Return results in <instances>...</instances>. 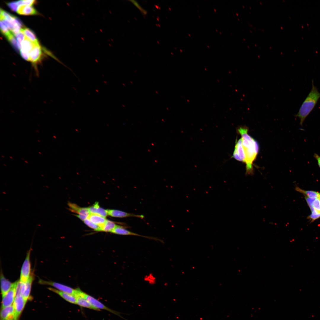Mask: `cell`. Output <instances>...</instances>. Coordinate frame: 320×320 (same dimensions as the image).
<instances>
[{"instance_id":"cell-1","label":"cell","mask_w":320,"mask_h":320,"mask_svg":"<svg viewBox=\"0 0 320 320\" xmlns=\"http://www.w3.org/2000/svg\"><path fill=\"white\" fill-rule=\"evenodd\" d=\"M241 136L242 145L245 156L246 174H253L252 164L258 153L259 145L257 142L248 133V128L246 127H239L237 129Z\"/></svg>"},{"instance_id":"cell-2","label":"cell","mask_w":320,"mask_h":320,"mask_svg":"<svg viewBox=\"0 0 320 320\" xmlns=\"http://www.w3.org/2000/svg\"><path fill=\"white\" fill-rule=\"evenodd\" d=\"M312 89L307 96L302 104L298 113L295 116L300 119V124H303L308 116L313 109L320 98V92L312 81Z\"/></svg>"},{"instance_id":"cell-3","label":"cell","mask_w":320,"mask_h":320,"mask_svg":"<svg viewBox=\"0 0 320 320\" xmlns=\"http://www.w3.org/2000/svg\"><path fill=\"white\" fill-rule=\"evenodd\" d=\"M31 252V249H30L27 253L25 259L21 267L19 281L22 283H26L31 276V265L30 260Z\"/></svg>"},{"instance_id":"cell-4","label":"cell","mask_w":320,"mask_h":320,"mask_svg":"<svg viewBox=\"0 0 320 320\" xmlns=\"http://www.w3.org/2000/svg\"><path fill=\"white\" fill-rule=\"evenodd\" d=\"M39 282L41 284L52 286L60 291L74 296L78 291L77 289H74L67 286L56 282L47 281L42 280H39Z\"/></svg>"},{"instance_id":"cell-5","label":"cell","mask_w":320,"mask_h":320,"mask_svg":"<svg viewBox=\"0 0 320 320\" xmlns=\"http://www.w3.org/2000/svg\"><path fill=\"white\" fill-rule=\"evenodd\" d=\"M80 293L82 296L90 303L92 305L97 309L100 310L101 309L105 310L119 316V313L118 312L106 306L102 303L92 296L85 293L81 290L80 291Z\"/></svg>"},{"instance_id":"cell-6","label":"cell","mask_w":320,"mask_h":320,"mask_svg":"<svg viewBox=\"0 0 320 320\" xmlns=\"http://www.w3.org/2000/svg\"><path fill=\"white\" fill-rule=\"evenodd\" d=\"M18 281L15 282L11 289L3 297L2 308L12 305L16 296V288Z\"/></svg>"},{"instance_id":"cell-7","label":"cell","mask_w":320,"mask_h":320,"mask_svg":"<svg viewBox=\"0 0 320 320\" xmlns=\"http://www.w3.org/2000/svg\"><path fill=\"white\" fill-rule=\"evenodd\" d=\"M26 302L21 295H16L13 303L14 309V320H18Z\"/></svg>"},{"instance_id":"cell-8","label":"cell","mask_w":320,"mask_h":320,"mask_svg":"<svg viewBox=\"0 0 320 320\" xmlns=\"http://www.w3.org/2000/svg\"><path fill=\"white\" fill-rule=\"evenodd\" d=\"M127 227L118 225H117V226H116L111 232L113 233L120 235L139 236L151 239H153L156 241H161L156 238L142 235L130 231L126 229Z\"/></svg>"},{"instance_id":"cell-9","label":"cell","mask_w":320,"mask_h":320,"mask_svg":"<svg viewBox=\"0 0 320 320\" xmlns=\"http://www.w3.org/2000/svg\"><path fill=\"white\" fill-rule=\"evenodd\" d=\"M42 55L41 48L39 44H36L29 52V61L36 65L41 60Z\"/></svg>"},{"instance_id":"cell-10","label":"cell","mask_w":320,"mask_h":320,"mask_svg":"<svg viewBox=\"0 0 320 320\" xmlns=\"http://www.w3.org/2000/svg\"><path fill=\"white\" fill-rule=\"evenodd\" d=\"M233 157L238 161L245 162V156L241 138L236 142Z\"/></svg>"},{"instance_id":"cell-11","label":"cell","mask_w":320,"mask_h":320,"mask_svg":"<svg viewBox=\"0 0 320 320\" xmlns=\"http://www.w3.org/2000/svg\"><path fill=\"white\" fill-rule=\"evenodd\" d=\"M107 211L108 215L114 217L124 218L134 217L141 219L144 217L143 215H136L117 210L108 209L107 210Z\"/></svg>"},{"instance_id":"cell-12","label":"cell","mask_w":320,"mask_h":320,"mask_svg":"<svg viewBox=\"0 0 320 320\" xmlns=\"http://www.w3.org/2000/svg\"><path fill=\"white\" fill-rule=\"evenodd\" d=\"M77 293L75 295L76 299V304L81 307L98 311L100 310L93 307L90 303L80 293L81 290L78 289Z\"/></svg>"},{"instance_id":"cell-13","label":"cell","mask_w":320,"mask_h":320,"mask_svg":"<svg viewBox=\"0 0 320 320\" xmlns=\"http://www.w3.org/2000/svg\"><path fill=\"white\" fill-rule=\"evenodd\" d=\"M1 320H14V309L13 304L2 308L0 314Z\"/></svg>"},{"instance_id":"cell-14","label":"cell","mask_w":320,"mask_h":320,"mask_svg":"<svg viewBox=\"0 0 320 320\" xmlns=\"http://www.w3.org/2000/svg\"><path fill=\"white\" fill-rule=\"evenodd\" d=\"M32 276H31L28 281L25 283H22L21 294L25 300L27 302L29 297L32 283L33 280Z\"/></svg>"},{"instance_id":"cell-15","label":"cell","mask_w":320,"mask_h":320,"mask_svg":"<svg viewBox=\"0 0 320 320\" xmlns=\"http://www.w3.org/2000/svg\"><path fill=\"white\" fill-rule=\"evenodd\" d=\"M1 289L2 297H3L11 289L14 283L7 280L1 273L0 275Z\"/></svg>"},{"instance_id":"cell-16","label":"cell","mask_w":320,"mask_h":320,"mask_svg":"<svg viewBox=\"0 0 320 320\" xmlns=\"http://www.w3.org/2000/svg\"><path fill=\"white\" fill-rule=\"evenodd\" d=\"M48 289L58 295L68 302L72 304H76V299L74 296L62 292L53 288L49 287Z\"/></svg>"},{"instance_id":"cell-17","label":"cell","mask_w":320,"mask_h":320,"mask_svg":"<svg viewBox=\"0 0 320 320\" xmlns=\"http://www.w3.org/2000/svg\"><path fill=\"white\" fill-rule=\"evenodd\" d=\"M17 12L20 15H31L37 14L36 10L32 6L25 5L19 6Z\"/></svg>"},{"instance_id":"cell-18","label":"cell","mask_w":320,"mask_h":320,"mask_svg":"<svg viewBox=\"0 0 320 320\" xmlns=\"http://www.w3.org/2000/svg\"><path fill=\"white\" fill-rule=\"evenodd\" d=\"M68 205L70 208L71 211L78 214L79 215H85L88 217L90 214L88 208L81 207L76 204L68 202Z\"/></svg>"},{"instance_id":"cell-19","label":"cell","mask_w":320,"mask_h":320,"mask_svg":"<svg viewBox=\"0 0 320 320\" xmlns=\"http://www.w3.org/2000/svg\"><path fill=\"white\" fill-rule=\"evenodd\" d=\"M88 218L93 223L102 227L104 224L107 219L106 218L96 214H90Z\"/></svg>"},{"instance_id":"cell-20","label":"cell","mask_w":320,"mask_h":320,"mask_svg":"<svg viewBox=\"0 0 320 320\" xmlns=\"http://www.w3.org/2000/svg\"><path fill=\"white\" fill-rule=\"evenodd\" d=\"M21 30L26 38L35 44H39L35 34L31 30L27 28Z\"/></svg>"},{"instance_id":"cell-21","label":"cell","mask_w":320,"mask_h":320,"mask_svg":"<svg viewBox=\"0 0 320 320\" xmlns=\"http://www.w3.org/2000/svg\"><path fill=\"white\" fill-rule=\"evenodd\" d=\"M36 44H37L34 43L25 37L22 43L20 49L29 53Z\"/></svg>"},{"instance_id":"cell-22","label":"cell","mask_w":320,"mask_h":320,"mask_svg":"<svg viewBox=\"0 0 320 320\" xmlns=\"http://www.w3.org/2000/svg\"><path fill=\"white\" fill-rule=\"evenodd\" d=\"M118 225L114 222L107 220L104 225L100 228V231L111 232Z\"/></svg>"},{"instance_id":"cell-23","label":"cell","mask_w":320,"mask_h":320,"mask_svg":"<svg viewBox=\"0 0 320 320\" xmlns=\"http://www.w3.org/2000/svg\"><path fill=\"white\" fill-rule=\"evenodd\" d=\"M295 190L305 195L306 197L309 198L316 197L318 198L320 194L318 192L313 191L303 190L297 186L295 187Z\"/></svg>"},{"instance_id":"cell-24","label":"cell","mask_w":320,"mask_h":320,"mask_svg":"<svg viewBox=\"0 0 320 320\" xmlns=\"http://www.w3.org/2000/svg\"><path fill=\"white\" fill-rule=\"evenodd\" d=\"M15 35L19 49H20L21 47L22 43L25 38V35L21 29Z\"/></svg>"},{"instance_id":"cell-25","label":"cell","mask_w":320,"mask_h":320,"mask_svg":"<svg viewBox=\"0 0 320 320\" xmlns=\"http://www.w3.org/2000/svg\"><path fill=\"white\" fill-rule=\"evenodd\" d=\"M84 222L89 227L94 229L95 230L100 231V227L91 222L88 218L85 219L84 221Z\"/></svg>"},{"instance_id":"cell-26","label":"cell","mask_w":320,"mask_h":320,"mask_svg":"<svg viewBox=\"0 0 320 320\" xmlns=\"http://www.w3.org/2000/svg\"><path fill=\"white\" fill-rule=\"evenodd\" d=\"M7 38L15 48L17 50H18L19 49L17 45V40L15 38L13 33H11L7 37Z\"/></svg>"},{"instance_id":"cell-27","label":"cell","mask_w":320,"mask_h":320,"mask_svg":"<svg viewBox=\"0 0 320 320\" xmlns=\"http://www.w3.org/2000/svg\"><path fill=\"white\" fill-rule=\"evenodd\" d=\"M97 205L95 214L106 218L108 215L107 210H105L100 207L99 204Z\"/></svg>"},{"instance_id":"cell-28","label":"cell","mask_w":320,"mask_h":320,"mask_svg":"<svg viewBox=\"0 0 320 320\" xmlns=\"http://www.w3.org/2000/svg\"><path fill=\"white\" fill-rule=\"evenodd\" d=\"M0 29L1 31L6 37L9 35L11 33L9 29L8 28L6 25L1 20H0Z\"/></svg>"},{"instance_id":"cell-29","label":"cell","mask_w":320,"mask_h":320,"mask_svg":"<svg viewBox=\"0 0 320 320\" xmlns=\"http://www.w3.org/2000/svg\"><path fill=\"white\" fill-rule=\"evenodd\" d=\"M7 4L10 9L14 12H17L19 7L17 1L9 2Z\"/></svg>"},{"instance_id":"cell-30","label":"cell","mask_w":320,"mask_h":320,"mask_svg":"<svg viewBox=\"0 0 320 320\" xmlns=\"http://www.w3.org/2000/svg\"><path fill=\"white\" fill-rule=\"evenodd\" d=\"M36 1L33 0H24L17 1V3L19 6L22 5L31 6Z\"/></svg>"},{"instance_id":"cell-31","label":"cell","mask_w":320,"mask_h":320,"mask_svg":"<svg viewBox=\"0 0 320 320\" xmlns=\"http://www.w3.org/2000/svg\"><path fill=\"white\" fill-rule=\"evenodd\" d=\"M312 206L318 213H320V201L318 198L313 201Z\"/></svg>"},{"instance_id":"cell-32","label":"cell","mask_w":320,"mask_h":320,"mask_svg":"<svg viewBox=\"0 0 320 320\" xmlns=\"http://www.w3.org/2000/svg\"><path fill=\"white\" fill-rule=\"evenodd\" d=\"M130 1L142 13L145 15L147 14V12L146 10L143 9L139 4L135 0H130Z\"/></svg>"},{"instance_id":"cell-33","label":"cell","mask_w":320,"mask_h":320,"mask_svg":"<svg viewBox=\"0 0 320 320\" xmlns=\"http://www.w3.org/2000/svg\"><path fill=\"white\" fill-rule=\"evenodd\" d=\"M20 53L21 57L24 59L29 61V53L25 52L21 49H20Z\"/></svg>"},{"instance_id":"cell-34","label":"cell","mask_w":320,"mask_h":320,"mask_svg":"<svg viewBox=\"0 0 320 320\" xmlns=\"http://www.w3.org/2000/svg\"><path fill=\"white\" fill-rule=\"evenodd\" d=\"M320 217V214L316 215L311 214L308 217V218L311 219L312 221Z\"/></svg>"},{"instance_id":"cell-35","label":"cell","mask_w":320,"mask_h":320,"mask_svg":"<svg viewBox=\"0 0 320 320\" xmlns=\"http://www.w3.org/2000/svg\"><path fill=\"white\" fill-rule=\"evenodd\" d=\"M313 156L316 160L318 166L320 168V156L315 153H314Z\"/></svg>"},{"instance_id":"cell-36","label":"cell","mask_w":320,"mask_h":320,"mask_svg":"<svg viewBox=\"0 0 320 320\" xmlns=\"http://www.w3.org/2000/svg\"><path fill=\"white\" fill-rule=\"evenodd\" d=\"M75 215L76 217H78L81 220H83V221L85 219H87V218H88L87 216H85V215H81L78 214V215Z\"/></svg>"},{"instance_id":"cell-37","label":"cell","mask_w":320,"mask_h":320,"mask_svg":"<svg viewBox=\"0 0 320 320\" xmlns=\"http://www.w3.org/2000/svg\"><path fill=\"white\" fill-rule=\"evenodd\" d=\"M318 198H319V199H320V195H319V197Z\"/></svg>"},{"instance_id":"cell-38","label":"cell","mask_w":320,"mask_h":320,"mask_svg":"<svg viewBox=\"0 0 320 320\" xmlns=\"http://www.w3.org/2000/svg\"><path fill=\"white\" fill-rule=\"evenodd\" d=\"M319 199V200H320V199Z\"/></svg>"}]
</instances>
